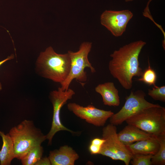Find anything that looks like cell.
<instances>
[{
    "instance_id": "277c9868",
    "label": "cell",
    "mask_w": 165,
    "mask_h": 165,
    "mask_svg": "<svg viewBox=\"0 0 165 165\" xmlns=\"http://www.w3.org/2000/svg\"><path fill=\"white\" fill-rule=\"evenodd\" d=\"M125 121L157 137L165 135V108L161 106L145 109Z\"/></svg>"
},
{
    "instance_id": "44dd1931",
    "label": "cell",
    "mask_w": 165,
    "mask_h": 165,
    "mask_svg": "<svg viewBox=\"0 0 165 165\" xmlns=\"http://www.w3.org/2000/svg\"><path fill=\"white\" fill-rule=\"evenodd\" d=\"M101 148V146L96 144L90 143L89 147V150L91 154H99Z\"/></svg>"
},
{
    "instance_id": "5b68a950",
    "label": "cell",
    "mask_w": 165,
    "mask_h": 165,
    "mask_svg": "<svg viewBox=\"0 0 165 165\" xmlns=\"http://www.w3.org/2000/svg\"><path fill=\"white\" fill-rule=\"evenodd\" d=\"M92 46V43L84 42L80 45L79 50L75 52L68 51L71 60V67L69 74L66 79L61 84L63 90H67L72 81L74 79L81 83L87 80V77L85 69H90L92 73L96 72L94 68L89 61L88 56Z\"/></svg>"
},
{
    "instance_id": "ac0fdd59",
    "label": "cell",
    "mask_w": 165,
    "mask_h": 165,
    "mask_svg": "<svg viewBox=\"0 0 165 165\" xmlns=\"http://www.w3.org/2000/svg\"><path fill=\"white\" fill-rule=\"evenodd\" d=\"M148 67L142 73L141 77L138 79V80L142 82L149 86L156 85L155 83L157 79L156 72L151 68L149 61H148Z\"/></svg>"
},
{
    "instance_id": "ffe728a7",
    "label": "cell",
    "mask_w": 165,
    "mask_h": 165,
    "mask_svg": "<svg viewBox=\"0 0 165 165\" xmlns=\"http://www.w3.org/2000/svg\"><path fill=\"white\" fill-rule=\"evenodd\" d=\"M148 94L155 100L165 102V86H154L152 89H148Z\"/></svg>"
},
{
    "instance_id": "5bb4252c",
    "label": "cell",
    "mask_w": 165,
    "mask_h": 165,
    "mask_svg": "<svg viewBox=\"0 0 165 165\" xmlns=\"http://www.w3.org/2000/svg\"><path fill=\"white\" fill-rule=\"evenodd\" d=\"M126 146L132 155L143 154L153 155L158 151L160 145L158 137L154 138L138 141Z\"/></svg>"
},
{
    "instance_id": "7402d4cb",
    "label": "cell",
    "mask_w": 165,
    "mask_h": 165,
    "mask_svg": "<svg viewBox=\"0 0 165 165\" xmlns=\"http://www.w3.org/2000/svg\"><path fill=\"white\" fill-rule=\"evenodd\" d=\"M51 163L49 157H42L37 162L35 165H51Z\"/></svg>"
},
{
    "instance_id": "e0dca14e",
    "label": "cell",
    "mask_w": 165,
    "mask_h": 165,
    "mask_svg": "<svg viewBox=\"0 0 165 165\" xmlns=\"http://www.w3.org/2000/svg\"><path fill=\"white\" fill-rule=\"evenodd\" d=\"M160 148L151 159L152 165H165V135L158 137Z\"/></svg>"
},
{
    "instance_id": "603a6c76",
    "label": "cell",
    "mask_w": 165,
    "mask_h": 165,
    "mask_svg": "<svg viewBox=\"0 0 165 165\" xmlns=\"http://www.w3.org/2000/svg\"><path fill=\"white\" fill-rule=\"evenodd\" d=\"M14 58V55H11L10 56L6 58V59L0 61V66L2 65L4 63H5L6 61L11 60L12 59H13ZM2 85L0 83V90H2Z\"/></svg>"
},
{
    "instance_id": "8992f818",
    "label": "cell",
    "mask_w": 165,
    "mask_h": 165,
    "mask_svg": "<svg viewBox=\"0 0 165 165\" xmlns=\"http://www.w3.org/2000/svg\"><path fill=\"white\" fill-rule=\"evenodd\" d=\"M102 138L105 141L99 154L123 161L126 165L129 164L132 155L119 140L116 126L110 123L104 127Z\"/></svg>"
},
{
    "instance_id": "7a4b0ae2",
    "label": "cell",
    "mask_w": 165,
    "mask_h": 165,
    "mask_svg": "<svg viewBox=\"0 0 165 165\" xmlns=\"http://www.w3.org/2000/svg\"><path fill=\"white\" fill-rule=\"evenodd\" d=\"M36 67L42 76L61 84L69 74L70 58L68 52L58 54L51 46H49L40 53Z\"/></svg>"
},
{
    "instance_id": "8fae6325",
    "label": "cell",
    "mask_w": 165,
    "mask_h": 165,
    "mask_svg": "<svg viewBox=\"0 0 165 165\" xmlns=\"http://www.w3.org/2000/svg\"><path fill=\"white\" fill-rule=\"evenodd\" d=\"M48 157L52 165H74L79 156L71 147L65 145L50 151Z\"/></svg>"
},
{
    "instance_id": "6da1fadb",
    "label": "cell",
    "mask_w": 165,
    "mask_h": 165,
    "mask_svg": "<svg viewBox=\"0 0 165 165\" xmlns=\"http://www.w3.org/2000/svg\"><path fill=\"white\" fill-rule=\"evenodd\" d=\"M146 43L141 40L134 42L115 50L110 55L112 58L108 64L110 73L126 90L132 88L133 77H141L142 74L138 57Z\"/></svg>"
},
{
    "instance_id": "cb8c5ba5",
    "label": "cell",
    "mask_w": 165,
    "mask_h": 165,
    "mask_svg": "<svg viewBox=\"0 0 165 165\" xmlns=\"http://www.w3.org/2000/svg\"><path fill=\"white\" fill-rule=\"evenodd\" d=\"M152 0H149L147 3L146 6L144 10V12L143 13L144 15H145L148 14H150V12L148 6L149 3Z\"/></svg>"
},
{
    "instance_id": "7c38bea8",
    "label": "cell",
    "mask_w": 165,
    "mask_h": 165,
    "mask_svg": "<svg viewBox=\"0 0 165 165\" xmlns=\"http://www.w3.org/2000/svg\"><path fill=\"white\" fill-rule=\"evenodd\" d=\"M117 134L120 141L125 145L158 137L130 124H128Z\"/></svg>"
},
{
    "instance_id": "4fadbf2b",
    "label": "cell",
    "mask_w": 165,
    "mask_h": 165,
    "mask_svg": "<svg viewBox=\"0 0 165 165\" xmlns=\"http://www.w3.org/2000/svg\"><path fill=\"white\" fill-rule=\"evenodd\" d=\"M95 90L101 95L104 105L113 106L119 105V91L113 82H108L99 84L95 87Z\"/></svg>"
},
{
    "instance_id": "9a60e30c",
    "label": "cell",
    "mask_w": 165,
    "mask_h": 165,
    "mask_svg": "<svg viewBox=\"0 0 165 165\" xmlns=\"http://www.w3.org/2000/svg\"><path fill=\"white\" fill-rule=\"evenodd\" d=\"M0 135L3 141L0 150L1 165H9L12 160L15 158L13 142L9 133L6 134L0 131Z\"/></svg>"
},
{
    "instance_id": "484cf974",
    "label": "cell",
    "mask_w": 165,
    "mask_h": 165,
    "mask_svg": "<svg viewBox=\"0 0 165 165\" xmlns=\"http://www.w3.org/2000/svg\"></svg>"
},
{
    "instance_id": "2e32d148",
    "label": "cell",
    "mask_w": 165,
    "mask_h": 165,
    "mask_svg": "<svg viewBox=\"0 0 165 165\" xmlns=\"http://www.w3.org/2000/svg\"><path fill=\"white\" fill-rule=\"evenodd\" d=\"M43 152V148L41 145L33 147L20 160L22 164L35 165L42 157Z\"/></svg>"
},
{
    "instance_id": "d4e9b609",
    "label": "cell",
    "mask_w": 165,
    "mask_h": 165,
    "mask_svg": "<svg viewBox=\"0 0 165 165\" xmlns=\"http://www.w3.org/2000/svg\"><path fill=\"white\" fill-rule=\"evenodd\" d=\"M126 2H128L131 1H132L133 0H125Z\"/></svg>"
},
{
    "instance_id": "d6986e66",
    "label": "cell",
    "mask_w": 165,
    "mask_h": 165,
    "mask_svg": "<svg viewBox=\"0 0 165 165\" xmlns=\"http://www.w3.org/2000/svg\"><path fill=\"white\" fill-rule=\"evenodd\" d=\"M152 156L151 154H133L130 162L132 165H152L151 159Z\"/></svg>"
},
{
    "instance_id": "3957f363",
    "label": "cell",
    "mask_w": 165,
    "mask_h": 165,
    "mask_svg": "<svg viewBox=\"0 0 165 165\" xmlns=\"http://www.w3.org/2000/svg\"><path fill=\"white\" fill-rule=\"evenodd\" d=\"M12 140L15 158L20 160L31 148L41 145L46 139L32 121L24 120L12 127L9 133Z\"/></svg>"
},
{
    "instance_id": "9c48e42d",
    "label": "cell",
    "mask_w": 165,
    "mask_h": 165,
    "mask_svg": "<svg viewBox=\"0 0 165 165\" xmlns=\"http://www.w3.org/2000/svg\"><path fill=\"white\" fill-rule=\"evenodd\" d=\"M133 14L129 10H106L101 15L100 22L114 36H121L125 31L127 24Z\"/></svg>"
},
{
    "instance_id": "30bf717a",
    "label": "cell",
    "mask_w": 165,
    "mask_h": 165,
    "mask_svg": "<svg viewBox=\"0 0 165 165\" xmlns=\"http://www.w3.org/2000/svg\"><path fill=\"white\" fill-rule=\"evenodd\" d=\"M67 108L77 117L98 127L104 126L114 114L111 111L98 109L92 105L83 107L75 103H70L67 105Z\"/></svg>"
},
{
    "instance_id": "ba28073f",
    "label": "cell",
    "mask_w": 165,
    "mask_h": 165,
    "mask_svg": "<svg viewBox=\"0 0 165 165\" xmlns=\"http://www.w3.org/2000/svg\"><path fill=\"white\" fill-rule=\"evenodd\" d=\"M75 94V91L72 89L69 88L67 90H63L61 87H59L57 90L50 93V98L53 106V114L51 129L46 135L49 144L51 145L54 136L60 131L74 132L63 125L61 121L60 115L62 107L68 100L72 98Z\"/></svg>"
},
{
    "instance_id": "52a82bcc",
    "label": "cell",
    "mask_w": 165,
    "mask_h": 165,
    "mask_svg": "<svg viewBox=\"0 0 165 165\" xmlns=\"http://www.w3.org/2000/svg\"><path fill=\"white\" fill-rule=\"evenodd\" d=\"M146 94L142 90L135 92L132 90L126 98L125 104L117 113L110 118L111 124L117 126L121 124L126 120L141 111L150 107L160 106L147 101L145 99Z\"/></svg>"
}]
</instances>
